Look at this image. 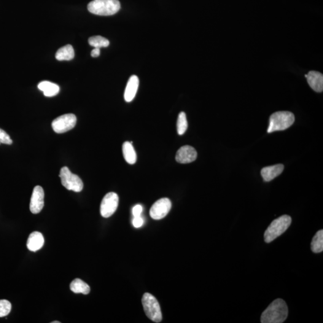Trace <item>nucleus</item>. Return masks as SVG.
Returning a JSON list of instances; mask_svg holds the SVG:
<instances>
[{
  "label": "nucleus",
  "instance_id": "obj_1",
  "mask_svg": "<svg viewBox=\"0 0 323 323\" xmlns=\"http://www.w3.org/2000/svg\"><path fill=\"white\" fill-rule=\"evenodd\" d=\"M288 307L281 299H277L263 311L261 316L262 323H282L288 317Z\"/></svg>",
  "mask_w": 323,
  "mask_h": 323
},
{
  "label": "nucleus",
  "instance_id": "obj_2",
  "mask_svg": "<svg viewBox=\"0 0 323 323\" xmlns=\"http://www.w3.org/2000/svg\"><path fill=\"white\" fill-rule=\"evenodd\" d=\"M120 9L118 0H93L88 5V9L91 13L99 16L113 15Z\"/></svg>",
  "mask_w": 323,
  "mask_h": 323
},
{
  "label": "nucleus",
  "instance_id": "obj_3",
  "mask_svg": "<svg viewBox=\"0 0 323 323\" xmlns=\"http://www.w3.org/2000/svg\"><path fill=\"white\" fill-rule=\"evenodd\" d=\"M292 223V218L289 215H283L274 220L269 225L264 234V239L266 243H270L274 239L284 233Z\"/></svg>",
  "mask_w": 323,
  "mask_h": 323
},
{
  "label": "nucleus",
  "instance_id": "obj_4",
  "mask_svg": "<svg viewBox=\"0 0 323 323\" xmlns=\"http://www.w3.org/2000/svg\"><path fill=\"white\" fill-rule=\"evenodd\" d=\"M295 115L290 112H278L273 113L269 118L268 133L283 131L294 123Z\"/></svg>",
  "mask_w": 323,
  "mask_h": 323
},
{
  "label": "nucleus",
  "instance_id": "obj_5",
  "mask_svg": "<svg viewBox=\"0 0 323 323\" xmlns=\"http://www.w3.org/2000/svg\"><path fill=\"white\" fill-rule=\"evenodd\" d=\"M142 304L143 306L145 313L146 316L155 323H160L162 320V316L160 303L150 293H145L142 296Z\"/></svg>",
  "mask_w": 323,
  "mask_h": 323
},
{
  "label": "nucleus",
  "instance_id": "obj_6",
  "mask_svg": "<svg viewBox=\"0 0 323 323\" xmlns=\"http://www.w3.org/2000/svg\"><path fill=\"white\" fill-rule=\"evenodd\" d=\"M59 177L63 186L69 190L80 192L83 190V183L80 178L77 175L72 174L67 166L61 168Z\"/></svg>",
  "mask_w": 323,
  "mask_h": 323
},
{
  "label": "nucleus",
  "instance_id": "obj_7",
  "mask_svg": "<svg viewBox=\"0 0 323 323\" xmlns=\"http://www.w3.org/2000/svg\"><path fill=\"white\" fill-rule=\"evenodd\" d=\"M76 116L71 113L61 115L54 120L52 127L56 133L62 134L71 130L76 125Z\"/></svg>",
  "mask_w": 323,
  "mask_h": 323
},
{
  "label": "nucleus",
  "instance_id": "obj_8",
  "mask_svg": "<svg viewBox=\"0 0 323 323\" xmlns=\"http://www.w3.org/2000/svg\"><path fill=\"white\" fill-rule=\"evenodd\" d=\"M118 196L117 193L110 192L102 199L100 212L102 217L108 218L115 213L118 207Z\"/></svg>",
  "mask_w": 323,
  "mask_h": 323
},
{
  "label": "nucleus",
  "instance_id": "obj_9",
  "mask_svg": "<svg viewBox=\"0 0 323 323\" xmlns=\"http://www.w3.org/2000/svg\"><path fill=\"white\" fill-rule=\"evenodd\" d=\"M171 202L168 198L159 199L151 207L150 215L154 220L163 219L168 214L171 208Z\"/></svg>",
  "mask_w": 323,
  "mask_h": 323
},
{
  "label": "nucleus",
  "instance_id": "obj_10",
  "mask_svg": "<svg viewBox=\"0 0 323 323\" xmlns=\"http://www.w3.org/2000/svg\"><path fill=\"white\" fill-rule=\"evenodd\" d=\"M44 198L45 193L43 188L40 185H37L32 192L30 206H29L32 214H38L42 211L44 207Z\"/></svg>",
  "mask_w": 323,
  "mask_h": 323
},
{
  "label": "nucleus",
  "instance_id": "obj_11",
  "mask_svg": "<svg viewBox=\"0 0 323 323\" xmlns=\"http://www.w3.org/2000/svg\"><path fill=\"white\" fill-rule=\"evenodd\" d=\"M196 150L190 145H185L180 147L177 151L176 160L180 163H189L195 161L197 158Z\"/></svg>",
  "mask_w": 323,
  "mask_h": 323
},
{
  "label": "nucleus",
  "instance_id": "obj_12",
  "mask_svg": "<svg viewBox=\"0 0 323 323\" xmlns=\"http://www.w3.org/2000/svg\"><path fill=\"white\" fill-rule=\"evenodd\" d=\"M307 81L310 87L317 92H322L323 91V75L321 72L311 71L305 75Z\"/></svg>",
  "mask_w": 323,
  "mask_h": 323
},
{
  "label": "nucleus",
  "instance_id": "obj_13",
  "mask_svg": "<svg viewBox=\"0 0 323 323\" xmlns=\"http://www.w3.org/2000/svg\"><path fill=\"white\" fill-rule=\"evenodd\" d=\"M138 77L136 75H132L129 78L124 93V98L126 102H129L133 100L138 91Z\"/></svg>",
  "mask_w": 323,
  "mask_h": 323
},
{
  "label": "nucleus",
  "instance_id": "obj_14",
  "mask_svg": "<svg viewBox=\"0 0 323 323\" xmlns=\"http://www.w3.org/2000/svg\"><path fill=\"white\" fill-rule=\"evenodd\" d=\"M44 243L45 239L42 234L39 231H34L29 235L26 246L30 251L36 252L42 249Z\"/></svg>",
  "mask_w": 323,
  "mask_h": 323
},
{
  "label": "nucleus",
  "instance_id": "obj_15",
  "mask_svg": "<svg viewBox=\"0 0 323 323\" xmlns=\"http://www.w3.org/2000/svg\"><path fill=\"white\" fill-rule=\"evenodd\" d=\"M282 164L265 167L261 171V175L265 182H269L278 177L284 170Z\"/></svg>",
  "mask_w": 323,
  "mask_h": 323
},
{
  "label": "nucleus",
  "instance_id": "obj_16",
  "mask_svg": "<svg viewBox=\"0 0 323 323\" xmlns=\"http://www.w3.org/2000/svg\"><path fill=\"white\" fill-rule=\"evenodd\" d=\"M38 88L43 92L46 96L47 97H52L57 95L60 90L58 85L48 81L40 82L38 85Z\"/></svg>",
  "mask_w": 323,
  "mask_h": 323
},
{
  "label": "nucleus",
  "instance_id": "obj_17",
  "mask_svg": "<svg viewBox=\"0 0 323 323\" xmlns=\"http://www.w3.org/2000/svg\"><path fill=\"white\" fill-rule=\"evenodd\" d=\"M124 158L129 164L133 165L137 161V153L133 145V142L126 141L122 146Z\"/></svg>",
  "mask_w": 323,
  "mask_h": 323
},
{
  "label": "nucleus",
  "instance_id": "obj_18",
  "mask_svg": "<svg viewBox=\"0 0 323 323\" xmlns=\"http://www.w3.org/2000/svg\"><path fill=\"white\" fill-rule=\"evenodd\" d=\"M58 61H70L74 57V50L71 45H67L59 48L56 53Z\"/></svg>",
  "mask_w": 323,
  "mask_h": 323
},
{
  "label": "nucleus",
  "instance_id": "obj_19",
  "mask_svg": "<svg viewBox=\"0 0 323 323\" xmlns=\"http://www.w3.org/2000/svg\"><path fill=\"white\" fill-rule=\"evenodd\" d=\"M70 290L74 293H82L83 295L89 294L91 291L89 285L79 278L75 279L71 282L70 284Z\"/></svg>",
  "mask_w": 323,
  "mask_h": 323
},
{
  "label": "nucleus",
  "instance_id": "obj_20",
  "mask_svg": "<svg viewBox=\"0 0 323 323\" xmlns=\"http://www.w3.org/2000/svg\"><path fill=\"white\" fill-rule=\"evenodd\" d=\"M311 249L314 253H320L323 251V231H317L311 242Z\"/></svg>",
  "mask_w": 323,
  "mask_h": 323
},
{
  "label": "nucleus",
  "instance_id": "obj_21",
  "mask_svg": "<svg viewBox=\"0 0 323 323\" xmlns=\"http://www.w3.org/2000/svg\"><path fill=\"white\" fill-rule=\"evenodd\" d=\"M89 44L94 48L107 47L109 46V40L100 36L91 37L89 39Z\"/></svg>",
  "mask_w": 323,
  "mask_h": 323
},
{
  "label": "nucleus",
  "instance_id": "obj_22",
  "mask_svg": "<svg viewBox=\"0 0 323 323\" xmlns=\"http://www.w3.org/2000/svg\"><path fill=\"white\" fill-rule=\"evenodd\" d=\"M188 128V122L187 120L186 115L185 112L180 113L179 117H178L177 122V133L182 136L187 131Z\"/></svg>",
  "mask_w": 323,
  "mask_h": 323
},
{
  "label": "nucleus",
  "instance_id": "obj_23",
  "mask_svg": "<svg viewBox=\"0 0 323 323\" xmlns=\"http://www.w3.org/2000/svg\"><path fill=\"white\" fill-rule=\"evenodd\" d=\"M12 309V304L7 300H0V317L9 315Z\"/></svg>",
  "mask_w": 323,
  "mask_h": 323
},
{
  "label": "nucleus",
  "instance_id": "obj_24",
  "mask_svg": "<svg viewBox=\"0 0 323 323\" xmlns=\"http://www.w3.org/2000/svg\"><path fill=\"white\" fill-rule=\"evenodd\" d=\"M13 141L6 132L0 129V144H12Z\"/></svg>",
  "mask_w": 323,
  "mask_h": 323
},
{
  "label": "nucleus",
  "instance_id": "obj_25",
  "mask_svg": "<svg viewBox=\"0 0 323 323\" xmlns=\"http://www.w3.org/2000/svg\"><path fill=\"white\" fill-rule=\"evenodd\" d=\"M144 222V219H142L141 216L135 217L133 220V224L135 228H139L143 225Z\"/></svg>",
  "mask_w": 323,
  "mask_h": 323
},
{
  "label": "nucleus",
  "instance_id": "obj_26",
  "mask_svg": "<svg viewBox=\"0 0 323 323\" xmlns=\"http://www.w3.org/2000/svg\"><path fill=\"white\" fill-rule=\"evenodd\" d=\"M142 212V207L140 205H137L133 208V214L134 217L141 216Z\"/></svg>",
  "mask_w": 323,
  "mask_h": 323
},
{
  "label": "nucleus",
  "instance_id": "obj_27",
  "mask_svg": "<svg viewBox=\"0 0 323 323\" xmlns=\"http://www.w3.org/2000/svg\"><path fill=\"white\" fill-rule=\"evenodd\" d=\"M99 55H100V48H94L91 52V56L93 58L98 57Z\"/></svg>",
  "mask_w": 323,
  "mask_h": 323
},
{
  "label": "nucleus",
  "instance_id": "obj_28",
  "mask_svg": "<svg viewBox=\"0 0 323 323\" xmlns=\"http://www.w3.org/2000/svg\"><path fill=\"white\" fill-rule=\"evenodd\" d=\"M52 323H61V322L55 321V322H52Z\"/></svg>",
  "mask_w": 323,
  "mask_h": 323
}]
</instances>
